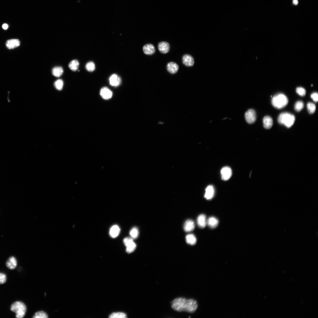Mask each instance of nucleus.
<instances>
[{
	"label": "nucleus",
	"instance_id": "f257e3e1",
	"mask_svg": "<svg viewBox=\"0 0 318 318\" xmlns=\"http://www.w3.org/2000/svg\"><path fill=\"white\" fill-rule=\"evenodd\" d=\"M172 307L174 310L178 312L185 311L193 313L197 308L198 304L194 300L179 298L173 300Z\"/></svg>",
	"mask_w": 318,
	"mask_h": 318
},
{
	"label": "nucleus",
	"instance_id": "f03ea898",
	"mask_svg": "<svg viewBox=\"0 0 318 318\" xmlns=\"http://www.w3.org/2000/svg\"><path fill=\"white\" fill-rule=\"evenodd\" d=\"M288 102V100L287 97L281 93L276 95L272 100V103L273 106L278 109H281L285 107Z\"/></svg>",
	"mask_w": 318,
	"mask_h": 318
},
{
	"label": "nucleus",
	"instance_id": "7ed1b4c3",
	"mask_svg": "<svg viewBox=\"0 0 318 318\" xmlns=\"http://www.w3.org/2000/svg\"><path fill=\"white\" fill-rule=\"evenodd\" d=\"M11 310L16 314L17 318H23L25 315L27 307L25 304L21 301H17L11 305Z\"/></svg>",
	"mask_w": 318,
	"mask_h": 318
},
{
	"label": "nucleus",
	"instance_id": "20e7f679",
	"mask_svg": "<svg viewBox=\"0 0 318 318\" xmlns=\"http://www.w3.org/2000/svg\"><path fill=\"white\" fill-rule=\"evenodd\" d=\"M295 116L293 114L287 112L281 114L278 118V123L284 125L288 128L291 127L294 124L295 121Z\"/></svg>",
	"mask_w": 318,
	"mask_h": 318
},
{
	"label": "nucleus",
	"instance_id": "39448f33",
	"mask_svg": "<svg viewBox=\"0 0 318 318\" xmlns=\"http://www.w3.org/2000/svg\"><path fill=\"white\" fill-rule=\"evenodd\" d=\"M124 243L126 247V251L127 253L133 252L136 248V245L132 238H125L124 240Z\"/></svg>",
	"mask_w": 318,
	"mask_h": 318
},
{
	"label": "nucleus",
	"instance_id": "423d86ee",
	"mask_svg": "<svg viewBox=\"0 0 318 318\" xmlns=\"http://www.w3.org/2000/svg\"><path fill=\"white\" fill-rule=\"evenodd\" d=\"M245 119L249 124L254 123L256 120V114L255 111L252 109L248 110L245 114Z\"/></svg>",
	"mask_w": 318,
	"mask_h": 318
},
{
	"label": "nucleus",
	"instance_id": "0eeeda50",
	"mask_svg": "<svg viewBox=\"0 0 318 318\" xmlns=\"http://www.w3.org/2000/svg\"><path fill=\"white\" fill-rule=\"evenodd\" d=\"M221 174L222 179L225 181H227L232 176V170L229 167H225L221 170Z\"/></svg>",
	"mask_w": 318,
	"mask_h": 318
},
{
	"label": "nucleus",
	"instance_id": "6e6552de",
	"mask_svg": "<svg viewBox=\"0 0 318 318\" xmlns=\"http://www.w3.org/2000/svg\"><path fill=\"white\" fill-rule=\"evenodd\" d=\"M100 94L103 99L108 100L112 98L113 95V93L108 88L104 87L101 89Z\"/></svg>",
	"mask_w": 318,
	"mask_h": 318
},
{
	"label": "nucleus",
	"instance_id": "1a4fd4ad",
	"mask_svg": "<svg viewBox=\"0 0 318 318\" xmlns=\"http://www.w3.org/2000/svg\"><path fill=\"white\" fill-rule=\"evenodd\" d=\"M158 49L163 54H166L169 51L170 46L169 43L165 42H162L158 44Z\"/></svg>",
	"mask_w": 318,
	"mask_h": 318
},
{
	"label": "nucleus",
	"instance_id": "9d476101",
	"mask_svg": "<svg viewBox=\"0 0 318 318\" xmlns=\"http://www.w3.org/2000/svg\"><path fill=\"white\" fill-rule=\"evenodd\" d=\"M6 45L8 49H13L19 47L20 45V42L17 39H12L7 40Z\"/></svg>",
	"mask_w": 318,
	"mask_h": 318
},
{
	"label": "nucleus",
	"instance_id": "9b49d317",
	"mask_svg": "<svg viewBox=\"0 0 318 318\" xmlns=\"http://www.w3.org/2000/svg\"><path fill=\"white\" fill-rule=\"evenodd\" d=\"M182 62L183 64L187 67H191L194 64V61L193 58L189 54L184 55L182 57Z\"/></svg>",
	"mask_w": 318,
	"mask_h": 318
},
{
	"label": "nucleus",
	"instance_id": "f8f14e48",
	"mask_svg": "<svg viewBox=\"0 0 318 318\" xmlns=\"http://www.w3.org/2000/svg\"><path fill=\"white\" fill-rule=\"evenodd\" d=\"M214 194L215 190L213 187L209 185L205 189L204 197L207 200H210L213 197Z\"/></svg>",
	"mask_w": 318,
	"mask_h": 318
},
{
	"label": "nucleus",
	"instance_id": "ddd939ff",
	"mask_svg": "<svg viewBox=\"0 0 318 318\" xmlns=\"http://www.w3.org/2000/svg\"><path fill=\"white\" fill-rule=\"evenodd\" d=\"M143 50L145 54L148 55L154 54L155 51L154 46L151 44L145 45L143 47Z\"/></svg>",
	"mask_w": 318,
	"mask_h": 318
},
{
	"label": "nucleus",
	"instance_id": "4468645a",
	"mask_svg": "<svg viewBox=\"0 0 318 318\" xmlns=\"http://www.w3.org/2000/svg\"><path fill=\"white\" fill-rule=\"evenodd\" d=\"M17 261L16 259L14 257H10L6 262V266L10 269L13 270L17 267Z\"/></svg>",
	"mask_w": 318,
	"mask_h": 318
},
{
	"label": "nucleus",
	"instance_id": "2eb2a0df",
	"mask_svg": "<svg viewBox=\"0 0 318 318\" xmlns=\"http://www.w3.org/2000/svg\"><path fill=\"white\" fill-rule=\"evenodd\" d=\"M167 69V71L172 74L176 73L178 71L179 66L176 63L170 62L168 64Z\"/></svg>",
	"mask_w": 318,
	"mask_h": 318
},
{
	"label": "nucleus",
	"instance_id": "dca6fc26",
	"mask_svg": "<svg viewBox=\"0 0 318 318\" xmlns=\"http://www.w3.org/2000/svg\"><path fill=\"white\" fill-rule=\"evenodd\" d=\"M120 78L117 75H112L110 78V82L111 85L114 87H117L119 86L121 83Z\"/></svg>",
	"mask_w": 318,
	"mask_h": 318
},
{
	"label": "nucleus",
	"instance_id": "f3484780",
	"mask_svg": "<svg viewBox=\"0 0 318 318\" xmlns=\"http://www.w3.org/2000/svg\"><path fill=\"white\" fill-rule=\"evenodd\" d=\"M195 225L193 221L191 220H187L184 225V231L187 232L192 231L195 228Z\"/></svg>",
	"mask_w": 318,
	"mask_h": 318
},
{
	"label": "nucleus",
	"instance_id": "a211bd4d",
	"mask_svg": "<svg viewBox=\"0 0 318 318\" xmlns=\"http://www.w3.org/2000/svg\"><path fill=\"white\" fill-rule=\"evenodd\" d=\"M264 127L267 129H271L273 125V121L271 117L269 116L265 117L263 119Z\"/></svg>",
	"mask_w": 318,
	"mask_h": 318
},
{
	"label": "nucleus",
	"instance_id": "6ab92c4d",
	"mask_svg": "<svg viewBox=\"0 0 318 318\" xmlns=\"http://www.w3.org/2000/svg\"><path fill=\"white\" fill-rule=\"evenodd\" d=\"M197 223L200 228H204L207 225V220L205 215L204 214L199 215L197 219Z\"/></svg>",
	"mask_w": 318,
	"mask_h": 318
},
{
	"label": "nucleus",
	"instance_id": "aec40b11",
	"mask_svg": "<svg viewBox=\"0 0 318 318\" xmlns=\"http://www.w3.org/2000/svg\"><path fill=\"white\" fill-rule=\"evenodd\" d=\"M120 229L119 226L117 225H114L111 228L110 234L111 237L113 238H115L119 235L120 233Z\"/></svg>",
	"mask_w": 318,
	"mask_h": 318
},
{
	"label": "nucleus",
	"instance_id": "412c9836",
	"mask_svg": "<svg viewBox=\"0 0 318 318\" xmlns=\"http://www.w3.org/2000/svg\"><path fill=\"white\" fill-rule=\"evenodd\" d=\"M219 223L218 220L214 217H211L207 220V225L211 228H216Z\"/></svg>",
	"mask_w": 318,
	"mask_h": 318
},
{
	"label": "nucleus",
	"instance_id": "4be33fe9",
	"mask_svg": "<svg viewBox=\"0 0 318 318\" xmlns=\"http://www.w3.org/2000/svg\"><path fill=\"white\" fill-rule=\"evenodd\" d=\"M64 70L61 67H56L53 69L52 73L53 75L57 77H60L63 74Z\"/></svg>",
	"mask_w": 318,
	"mask_h": 318
},
{
	"label": "nucleus",
	"instance_id": "5701e85b",
	"mask_svg": "<svg viewBox=\"0 0 318 318\" xmlns=\"http://www.w3.org/2000/svg\"><path fill=\"white\" fill-rule=\"evenodd\" d=\"M186 239L187 242L191 245H194L196 242V237L192 234L187 235L186 236Z\"/></svg>",
	"mask_w": 318,
	"mask_h": 318
},
{
	"label": "nucleus",
	"instance_id": "b1692460",
	"mask_svg": "<svg viewBox=\"0 0 318 318\" xmlns=\"http://www.w3.org/2000/svg\"><path fill=\"white\" fill-rule=\"evenodd\" d=\"M79 64L77 60H74L71 61L69 65V68L73 71H76L79 67Z\"/></svg>",
	"mask_w": 318,
	"mask_h": 318
},
{
	"label": "nucleus",
	"instance_id": "393cba45",
	"mask_svg": "<svg viewBox=\"0 0 318 318\" xmlns=\"http://www.w3.org/2000/svg\"><path fill=\"white\" fill-rule=\"evenodd\" d=\"M110 318H126L127 316L126 314L122 312L113 313L111 314L109 316Z\"/></svg>",
	"mask_w": 318,
	"mask_h": 318
},
{
	"label": "nucleus",
	"instance_id": "a878e982",
	"mask_svg": "<svg viewBox=\"0 0 318 318\" xmlns=\"http://www.w3.org/2000/svg\"><path fill=\"white\" fill-rule=\"evenodd\" d=\"M307 108L309 113L312 114H314L315 111L316 106L313 103L309 102L307 105Z\"/></svg>",
	"mask_w": 318,
	"mask_h": 318
},
{
	"label": "nucleus",
	"instance_id": "bb28decb",
	"mask_svg": "<svg viewBox=\"0 0 318 318\" xmlns=\"http://www.w3.org/2000/svg\"><path fill=\"white\" fill-rule=\"evenodd\" d=\"M304 104L302 101H298L296 102L295 105V109L297 112H300L303 108Z\"/></svg>",
	"mask_w": 318,
	"mask_h": 318
},
{
	"label": "nucleus",
	"instance_id": "cd10ccee",
	"mask_svg": "<svg viewBox=\"0 0 318 318\" xmlns=\"http://www.w3.org/2000/svg\"><path fill=\"white\" fill-rule=\"evenodd\" d=\"M48 317L47 314L43 311H40L36 312L33 318H47Z\"/></svg>",
	"mask_w": 318,
	"mask_h": 318
},
{
	"label": "nucleus",
	"instance_id": "c85d7f7f",
	"mask_svg": "<svg viewBox=\"0 0 318 318\" xmlns=\"http://www.w3.org/2000/svg\"><path fill=\"white\" fill-rule=\"evenodd\" d=\"M139 230L136 227L132 228L130 232V235L133 239L137 238L139 236Z\"/></svg>",
	"mask_w": 318,
	"mask_h": 318
},
{
	"label": "nucleus",
	"instance_id": "c756f323",
	"mask_svg": "<svg viewBox=\"0 0 318 318\" xmlns=\"http://www.w3.org/2000/svg\"><path fill=\"white\" fill-rule=\"evenodd\" d=\"M86 68L88 71L90 72H93L95 69V64L93 62H89L86 64Z\"/></svg>",
	"mask_w": 318,
	"mask_h": 318
},
{
	"label": "nucleus",
	"instance_id": "7c9ffc66",
	"mask_svg": "<svg viewBox=\"0 0 318 318\" xmlns=\"http://www.w3.org/2000/svg\"><path fill=\"white\" fill-rule=\"evenodd\" d=\"M54 86L57 90H61L63 87L64 82L61 79H59L55 82Z\"/></svg>",
	"mask_w": 318,
	"mask_h": 318
},
{
	"label": "nucleus",
	"instance_id": "2f4dec72",
	"mask_svg": "<svg viewBox=\"0 0 318 318\" xmlns=\"http://www.w3.org/2000/svg\"><path fill=\"white\" fill-rule=\"evenodd\" d=\"M297 93L301 96H304L306 94V91L303 88L299 87L296 89Z\"/></svg>",
	"mask_w": 318,
	"mask_h": 318
},
{
	"label": "nucleus",
	"instance_id": "473e14b6",
	"mask_svg": "<svg viewBox=\"0 0 318 318\" xmlns=\"http://www.w3.org/2000/svg\"><path fill=\"white\" fill-rule=\"evenodd\" d=\"M7 280L6 275L4 273H0V284L5 283Z\"/></svg>",
	"mask_w": 318,
	"mask_h": 318
},
{
	"label": "nucleus",
	"instance_id": "72a5a7b5",
	"mask_svg": "<svg viewBox=\"0 0 318 318\" xmlns=\"http://www.w3.org/2000/svg\"><path fill=\"white\" fill-rule=\"evenodd\" d=\"M311 97L315 102H317L318 100V94L317 93H314L311 95Z\"/></svg>",
	"mask_w": 318,
	"mask_h": 318
},
{
	"label": "nucleus",
	"instance_id": "f704fd0d",
	"mask_svg": "<svg viewBox=\"0 0 318 318\" xmlns=\"http://www.w3.org/2000/svg\"><path fill=\"white\" fill-rule=\"evenodd\" d=\"M8 26L7 24H4L2 26V28L3 29L6 30L8 29Z\"/></svg>",
	"mask_w": 318,
	"mask_h": 318
},
{
	"label": "nucleus",
	"instance_id": "c9c22d12",
	"mask_svg": "<svg viewBox=\"0 0 318 318\" xmlns=\"http://www.w3.org/2000/svg\"><path fill=\"white\" fill-rule=\"evenodd\" d=\"M293 3L294 5H296L298 4V0H293Z\"/></svg>",
	"mask_w": 318,
	"mask_h": 318
}]
</instances>
